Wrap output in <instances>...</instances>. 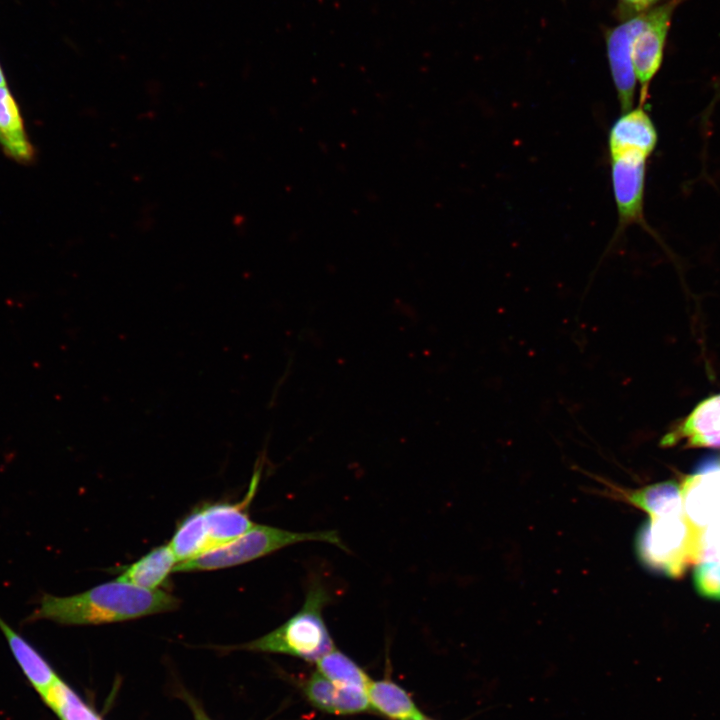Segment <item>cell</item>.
<instances>
[{"instance_id":"1","label":"cell","mask_w":720,"mask_h":720,"mask_svg":"<svg viewBox=\"0 0 720 720\" xmlns=\"http://www.w3.org/2000/svg\"><path fill=\"white\" fill-rule=\"evenodd\" d=\"M180 600L159 589L119 580L71 596L43 594L25 622L49 620L62 625H98L176 610Z\"/></svg>"},{"instance_id":"2","label":"cell","mask_w":720,"mask_h":720,"mask_svg":"<svg viewBox=\"0 0 720 720\" xmlns=\"http://www.w3.org/2000/svg\"><path fill=\"white\" fill-rule=\"evenodd\" d=\"M329 601L327 589L321 584H312L298 612L273 631L242 645V648L287 654L316 663L334 649L322 614Z\"/></svg>"},{"instance_id":"3","label":"cell","mask_w":720,"mask_h":720,"mask_svg":"<svg viewBox=\"0 0 720 720\" xmlns=\"http://www.w3.org/2000/svg\"><path fill=\"white\" fill-rule=\"evenodd\" d=\"M307 541L327 542L346 550L335 530L295 532L254 524L239 537L213 547L197 557L178 563L173 572L210 571L256 560L284 547Z\"/></svg>"},{"instance_id":"4","label":"cell","mask_w":720,"mask_h":720,"mask_svg":"<svg viewBox=\"0 0 720 720\" xmlns=\"http://www.w3.org/2000/svg\"><path fill=\"white\" fill-rule=\"evenodd\" d=\"M635 550L649 570L679 578L695 562L696 531L684 515L649 517L637 532Z\"/></svg>"},{"instance_id":"5","label":"cell","mask_w":720,"mask_h":720,"mask_svg":"<svg viewBox=\"0 0 720 720\" xmlns=\"http://www.w3.org/2000/svg\"><path fill=\"white\" fill-rule=\"evenodd\" d=\"M685 0H666L643 13V22L631 45V59L640 86L639 105L649 97V87L661 68L676 8Z\"/></svg>"},{"instance_id":"6","label":"cell","mask_w":720,"mask_h":720,"mask_svg":"<svg viewBox=\"0 0 720 720\" xmlns=\"http://www.w3.org/2000/svg\"><path fill=\"white\" fill-rule=\"evenodd\" d=\"M648 156L625 152L610 156L611 184L618 225L612 243L633 224L649 230L644 220V191Z\"/></svg>"},{"instance_id":"7","label":"cell","mask_w":720,"mask_h":720,"mask_svg":"<svg viewBox=\"0 0 720 720\" xmlns=\"http://www.w3.org/2000/svg\"><path fill=\"white\" fill-rule=\"evenodd\" d=\"M681 490L684 517L697 533L720 514V456L703 459Z\"/></svg>"},{"instance_id":"8","label":"cell","mask_w":720,"mask_h":720,"mask_svg":"<svg viewBox=\"0 0 720 720\" xmlns=\"http://www.w3.org/2000/svg\"><path fill=\"white\" fill-rule=\"evenodd\" d=\"M643 22V14L604 30L606 54L611 78L622 112L633 108L636 77L631 59V45Z\"/></svg>"},{"instance_id":"9","label":"cell","mask_w":720,"mask_h":720,"mask_svg":"<svg viewBox=\"0 0 720 720\" xmlns=\"http://www.w3.org/2000/svg\"><path fill=\"white\" fill-rule=\"evenodd\" d=\"M720 448V394L701 401L661 439V446Z\"/></svg>"},{"instance_id":"10","label":"cell","mask_w":720,"mask_h":720,"mask_svg":"<svg viewBox=\"0 0 720 720\" xmlns=\"http://www.w3.org/2000/svg\"><path fill=\"white\" fill-rule=\"evenodd\" d=\"M600 482L604 486L602 494L631 504L645 511L649 517L684 515L681 485L674 480L651 484L636 490L624 489L605 480Z\"/></svg>"},{"instance_id":"11","label":"cell","mask_w":720,"mask_h":720,"mask_svg":"<svg viewBox=\"0 0 720 720\" xmlns=\"http://www.w3.org/2000/svg\"><path fill=\"white\" fill-rule=\"evenodd\" d=\"M261 469L255 471L245 498L238 503H214L202 506L210 549L227 543L251 529L254 523L248 513V507L255 495Z\"/></svg>"},{"instance_id":"12","label":"cell","mask_w":720,"mask_h":720,"mask_svg":"<svg viewBox=\"0 0 720 720\" xmlns=\"http://www.w3.org/2000/svg\"><path fill=\"white\" fill-rule=\"evenodd\" d=\"M656 127L644 109L638 105L622 114L613 122L608 133L609 156L639 152L650 156L657 145Z\"/></svg>"},{"instance_id":"13","label":"cell","mask_w":720,"mask_h":720,"mask_svg":"<svg viewBox=\"0 0 720 720\" xmlns=\"http://www.w3.org/2000/svg\"><path fill=\"white\" fill-rule=\"evenodd\" d=\"M304 694L313 706L327 713L356 714L370 708L366 691L337 685L318 671L304 683Z\"/></svg>"},{"instance_id":"14","label":"cell","mask_w":720,"mask_h":720,"mask_svg":"<svg viewBox=\"0 0 720 720\" xmlns=\"http://www.w3.org/2000/svg\"><path fill=\"white\" fill-rule=\"evenodd\" d=\"M0 146L11 159L22 164L34 160L19 105L7 85L0 86Z\"/></svg>"},{"instance_id":"15","label":"cell","mask_w":720,"mask_h":720,"mask_svg":"<svg viewBox=\"0 0 720 720\" xmlns=\"http://www.w3.org/2000/svg\"><path fill=\"white\" fill-rule=\"evenodd\" d=\"M0 629L26 679L40 697L44 696L60 677L36 648L1 617Z\"/></svg>"},{"instance_id":"16","label":"cell","mask_w":720,"mask_h":720,"mask_svg":"<svg viewBox=\"0 0 720 720\" xmlns=\"http://www.w3.org/2000/svg\"><path fill=\"white\" fill-rule=\"evenodd\" d=\"M176 561L169 545L158 546L136 562L117 568V580L155 590L165 583L174 571Z\"/></svg>"},{"instance_id":"17","label":"cell","mask_w":720,"mask_h":720,"mask_svg":"<svg viewBox=\"0 0 720 720\" xmlns=\"http://www.w3.org/2000/svg\"><path fill=\"white\" fill-rule=\"evenodd\" d=\"M367 698L370 708L391 720H417L424 717L409 694L390 680H371Z\"/></svg>"},{"instance_id":"18","label":"cell","mask_w":720,"mask_h":720,"mask_svg":"<svg viewBox=\"0 0 720 720\" xmlns=\"http://www.w3.org/2000/svg\"><path fill=\"white\" fill-rule=\"evenodd\" d=\"M169 547L181 563L210 549V541L202 508L191 512L178 525Z\"/></svg>"},{"instance_id":"19","label":"cell","mask_w":720,"mask_h":720,"mask_svg":"<svg viewBox=\"0 0 720 720\" xmlns=\"http://www.w3.org/2000/svg\"><path fill=\"white\" fill-rule=\"evenodd\" d=\"M316 667L322 676L337 685L367 692L369 676L349 656L335 648L317 660Z\"/></svg>"},{"instance_id":"20","label":"cell","mask_w":720,"mask_h":720,"mask_svg":"<svg viewBox=\"0 0 720 720\" xmlns=\"http://www.w3.org/2000/svg\"><path fill=\"white\" fill-rule=\"evenodd\" d=\"M60 720H103L61 678L41 697Z\"/></svg>"},{"instance_id":"21","label":"cell","mask_w":720,"mask_h":720,"mask_svg":"<svg viewBox=\"0 0 720 720\" xmlns=\"http://www.w3.org/2000/svg\"><path fill=\"white\" fill-rule=\"evenodd\" d=\"M693 581L696 591L702 597L720 601V560L698 562Z\"/></svg>"},{"instance_id":"22","label":"cell","mask_w":720,"mask_h":720,"mask_svg":"<svg viewBox=\"0 0 720 720\" xmlns=\"http://www.w3.org/2000/svg\"><path fill=\"white\" fill-rule=\"evenodd\" d=\"M720 560V514L696 533L695 562Z\"/></svg>"},{"instance_id":"23","label":"cell","mask_w":720,"mask_h":720,"mask_svg":"<svg viewBox=\"0 0 720 720\" xmlns=\"http://www.w3.org/2000/svg\"><path fill=\"white\" fill-rule=\"evenodd\" d=\"M666 0H616L614 17L624 22L637 17Z\"/></svg>"},{"instance_id":"24","label":"cell","mask_w":720,"mask_h":720,"mask_svg":"<svg viewBox=\"0 0 720 720\" xmlns=\"http://www.w3.org/2000/svg\"><path fill=\"white\" fill-rule=\"evenodd\" d=\"M190 705L194 714L195 720H212L210 719L206 713L201 709L197 703H195L193 700H190Z\"/></svg>"},{"instance_id":"25","label":"cell","mask_w":720,"mask_h":720,"mask_svg":"<svg viewBox=\"0 0 720 720\" xmlns=\"http://www.w3.org/2000/svg\"><path fill=\"white\" fill-rule=\"evenodd\" d=\"M6 85V78L3 72V69L0 65V86Z\"/></svg>"},{"instance_id":"26","label":"cell","mask_w":720,"mask_h":720,"mask_svg":"<svg viewBox=\"0 0 720 720\" xmlns=\"http://www.w3.org/2000/svg\"><path fill=\"white\" fill-rule=\"evenodd\" d=\"M417 720H432V719H428V718H426V717L424 716V717H422V718H420V719H417Z\"/></svg>"}]
</instances>
